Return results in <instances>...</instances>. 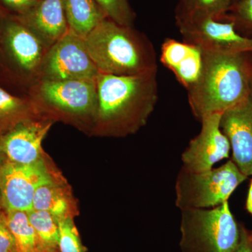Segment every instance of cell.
<instances>
[{"mask_svg": "<svg viewBox=\"0 0 252 252\" xmlns=\"http://www.w3.org/2000/svg\"><path fill=\"white\" fill-rule=\"evenodd\" d=\"M247 210L252 215V181L250 185V190H249L248 200L246 204Z\"/></svg>", "mask_w": 252, "mask_h": 252, "instance_id": "obj_28", "label": "cell"}, {"mask_svg": "<svg viewBox=\"0 0 252 252\" xmlns=\"http://www.w3.org/2000/svg\"><path fill=\"white\" fill-rule=\"evenodd\" d=\"M5 161H6V158H5L4 153H3L2 149H1V135H0V165H2Z\"/></svg>", "mask_w": 252, "mask_h": 252, "instance_id": "obj_29", "label": "cell"}, {"mask_svg": "<svg viewBox=\"0 0 252 252\" xmlns=\"http://www.w3.org/2000/svg\"><path fill=\"white\" fill-rule=\"evenodd\" d=\"M251 94L252 95V80H251Z\"/></svg>", "mask_w": 252, "mask_h": 252, "instance_id": "obj_31", "label": "cell"}, {"mask_svg": "<svg viewBox=\"0 0 252 252\" xmlns=\"http://www.w3.org/2000/svg\"><path fill=\"white\" fill-rule=\"evenodd\" d=\"M182 252H234L240 241V225L228 202L210 209L181 210Z\"/></svg>", "mask_w": 252, "mask_h": 252, "instance_id": "obj_5", "label": "cell"}, {"mask_svg": "<svg viewBox=\"0 0 252 252\" xmlns=\"http://www.w3.org/2000/svg\"><path fill=\"white\" fill-rule=\"evenodd\" d=\"M2 36L8 54L16 65L36 79L49 49L31 30L16 18L5 21Z\"/></svg>", "mask_w": 252, "mask_h": 252, "instance_id": "obj_13", "label": "cell"}, {"mask_svg": "<svg viewBox=\"0 0 252 252\" xmlns=\"http://www.w3.org/2000/svg\"><path fill=\"white\" fill-rule=\"evenodd\" d=\"M61 1L69 29L83 39L97 25L108 18L95 0Z\"/></svg>", "mask_w": 252, "mask_h": 252, "instance_id": "obj_17", "label": "cell"}, {"mask_svg": "<svg viewBox=\"0 0 252 252\" xmlns=\"http://www.w3.org/2000/svg\"><path fill=\"white\" fill-rule=\"evenodd\" d=\"M55 175L44 159L30 165L6 160L0 165V193L4 211H32L36 189Z\"/></svg>", "mask_w": 252, "mask_h": 252, "instance_id": "obj_8", "label": "cell"}, {"mask_svg": "<svg viewBox=\"0 0 252 252\" xmlns=\"http://www.w3.org/2000/svg\"><path fill=\"white\" fill-rule=\"evenodd\" d=\"M3 212H4V210H3L2 202H1V193H0V215H1Z\"/></svg>", "mask_w": 252, "mask_h": 252, "instance_id": "obj_30", "label": "cell"}, {"mask_svg": "<svg viewBox=\"0 0 252 252\" xmlns=\"http://www.w3.org/2000/svg\"><path fill=\"white\" fill-rule=\"evenodd\" d=\"M95 81L96 132L120 137L135 133L146 125L158 99L157 74L116 76L99 72Z\"/></svg>", "mask_w": 252, "mask_h": 252, "instance_id": "obj_1", "label": "cell"}, {"mask_svg": "<svg viewBox=\"0 0 252 252\" xmlns=\"http://www.w3.org/2000/svg\"><path fill=\"white\" fill-rule=\"evenodd\" d=\"M53 123L49 118H35L20 123L1 135L6 161L30 165L44 159L41 144Z\"/></svg>", "mask_w": 252, "mask_h": 252, "instance_id": "obj_11", "label": "cell"}, {"mask_svg": "<svg viewBox=\"0 0 252 252\" xmlns=\"http://www.w3.org/2000/svg\"><path fill=\"white\" fill-rule=\"evenodd\" d=\"M28 213L37 235L41 252H60V220L46 211L32 210Z\"/></svg>", "mask_w": 252, "mask_h": 252, "instance_id": "obj_20", "label": "cell"}, {"mask_svg": "<svg viewBox=\"0 0 252 252\" xmlns=\"http://www.w3.org/2000/svg\"><path fill=\"white\" fill-rule=\"evenodd\" d=\"M49 49L69 31L61 0H39L26 14L16 18Z\"/></svg>", "mask_w": 252, "mask_h": 252, "instance_id": "obj_15", "label": "cell"}, {"mask_svg": "<svg viewBox=\"0 0 252 252\" xmlns=\"http://www.w3.org/2000/svg\"><path fill=\"white\" fill-rule=\"evenodd\" d=\"M232 3L233 0H180L175 18L207 16L220 21Z\"/></svg>", "mask_w": 252, "mask_h": 252, "instance_id": "obj_21", "label": "cell"}, {"mask_svg": "<svg viewBox=\"0 0 252 252\" xmlns=\"http://www.w3.org/2000/svg\"><path fill=\"white\" fill-rule=\"evenodd\" d=\"M160 61L189 90L201 74L203 52L198 46L167 38L162 44Z\"/></svg>", "mask_w": 252, "mask_h": 252, "instance_id": "obj_14", "label": "cell"}, {"mask_svg": "<svg viewBox=\"0 0 252 252\" xmlns=\"http://www.w3.org/2000/svg\"><path fill=\"white\" fill-rule=\"evenodd\" d=\"M30 94L42 117L94 125L97 110L95 79L36 80Z\"/></svg>", "mask_w": 252, "mask_h": 252, "instance_id": "obj_4", "label": "cell"}, {"mask_svg": "<svg viewBox=\"0 0 252 252\" xmlns=\"http://www.w3.org/2000/svg\"><path fill=\"white\" fill-rule=\"evenodd\" d=\"M220 21L233 23L242 35L252 38V0H235Z\"/></svg>", "mask_w": 252, "mask_h": 252, "instance_id": "obj_22", "label": "cell"}, {"mask_svg": "<svg viewBox=\"0 0 252 252\" xmlns=\"http://www.w3.org/2000/svg\"><path fill=\"white\" fill-rule=\"evenodd\" d=\"M220 129L233 152V161L244 175H252V95L222 113Z\"/></svg>", "mask_w": 252, "mask_h": 252, "instance_id": "obj_12", "label": "cell"}, {"mask_svg": "<svg viewBox=\"0 0 252 252\" xmlns=\"http://www.w3.org/2000/svg\"><path fill=\"white\" fill-rule=\"evenodd\" d=\"M107 17L122 26L132 27L135 14L128 0H95Z\"/></svg>", "mask_w": 252, "mask_h": 252, "instance_id": "obj_23", "label": "cell"}, {"mask_svg": "<svg viewBox=\"0 0 252 252\" xmlns=\"http://www.w3.org/2000/svg\"><path fill=\"white\" fill-rule=\"evenodd\" d=\"M0 252H18L15 239L6 221L4 211L0 215Z\"/></svg>", "mask_w": 252, "mask_h": 252, "instance_id": "obj_25", "label": "cell"}, {"mask_svg": "<svg viewBox=\"0 0 252 252\" xmlns=\"http://www.w3.org/2000/svg\"><path fill=\"white\" fill-rule=\"evenodd\" d=\"M5 214L18 252H41L37 235L30 221L28 212L11 211Z\"/></svg>", "mask_w": 252, "mask_h": 252, "instance_id": "obj_19", "label": "cell"}, {"mask_svg": "<svg viewBox=\"0 0 252 252\" xmlns=\"http://www.w3.org/2000/svg\"><path fill=\"white\" fill-rule=\"evenodd\" d=\"M32 210L49 212L59 220L73 219L77 213L70 192L56 175L36 189Z\"/></svg>", "mask_w": 252, "mask_h": 252, "instance_id": "obj_16", "label": "cell"}, {"mask_svg": "<svg viewBox=\"0 0 252 252\" xmlns=\"http://www.w3.org/2000/svg\"><path fill=\"white\" fill-rule=\"evenodd\" d=\"M234 252H252L251 237L246 228L240 225V241Z\"/></svg>", "mask_w": 252, "mask_h": 252, "instance_id": "obj_27", "label": "cell"}, {"mask_svg": "<svg viewBox=\"0 0 252 252\" xmlns=\"http://www.w3.org/2000/svg\"><path fill=\"white\" fill-rule=\"evenodd\" d=\"M11 10L18 13V15L26 14L36 6L39 0H1Z\"/></svg>", "mask_w": 252, "mask_h": 252, "instance_id": "obj_26", "label": "cell"}, {"mask_svg": "<svg viewBox=\"0 0 252 252\" xmlns=\"http://www.w3.org/2000/svg\"><path fill=\"white\" fill-rule=\"evenodd\" d=\"M84 39L99 72L116 76L157 74L153 45L132 27L106 18Z\"/></svg>", "mask_w": 252, "mask_h": 252, "instance_id": "obj_3", "label": "cell"}, {"mask_svg": "<svg viewBox=\"0 0 252 252\" xmlns=\"http://www.w3.org/2000/svg\"><path fill=\"white\" fill-rule=\"evenodd\" d=\"M38 117L39 114L31 99L12 95L0 87V135L20 123Z\"/></svg>", "mask_w": 252, "mask_h": 252, "instance_id": "obj_18", "label": "cell"}, {"mask_svg": "<svg viewBox=\"0 0 252 252\" xmlns=\"http://www.w3.org/2000/svg\"><path fill=\"white\" fill-rule=\"evenodd\" d=\"M47 252V251H42V252Z\"/></svg>", "mask_w": 252, "mask_h": 252, "instance_id": "obj_33", "label": "cell"}, {"mask_svg": "<svg viewBox=\"0 0 252 252\" xmlns=\"http://www.w3.org/2000/svg\"><path fill=\"white\" fill-rule=\"evenodd\" d=\"M99 74L83 38L70 30L48 49L36 80H94Z\"/></svg>", "mask_w": 252, "mask_h": 252, "instance_id": "obj_7", "label": "cell"}, {"mask_svg": "<svg viewBox=\"0 0 252 252\" xmlns=\"http://www.w3.org/2000/svg\"><path fill=\"white\" fill-rule=\"evenodd\" d=\"M60 252H84L80 236L73 219L60 220Z\"/></svg>", "mask_w": 252, "mask_h": 252, "instance_id": "obj_24", "label": "cell"}, {"mask_svg": "<svg viewBox=\"0 0 252 252\" xmlns=\"http://www.w3.org/2000/svg\"><path fill=\"white\" fill-rule=\"evenodd\" d=\"M221 115L216 113L205 116L200 121L201 130L182 154V168L190 172H206L229 157V141L220 129Z\"/></svg>", "mask_w": 252, "mask_h": 252, "instance_id": "obj_10", "label": "cell"}, {"mask_svg": "<svg viewBox=\"0 0 252 252\" xmlns=\"http://www.w3.org/2000/svg\"><path fill=\"white\" fill-rule=\"evenodd\" d=\"M247 178L233 160L203 172L182 168L176 180V206L180 210L219 206L228 201Z\"/></svg>", "mask_w": 252, "mask_h": 252, "instance_id": "obj_6", "label": "cell"}, {"mask_svg": "<svg viewBox=\"0 0 252 252\" xmlns=\"http://www.w3.org/2000/svg\"><path fill=\"white\" fill-rule=\"evenodd\" d=\"M183 41L203 51L252 52V38L242 35L233 23L207 16L176 18Z\"/></svg>", "mask_w": 252, "mask_h": 252, "instance_id": "obj_9", "label": "cell"}, {"mask_svg": "<svg viewBox=\"0 0 252 252\" xmlns=\"http://www.w3.org/2000/svg\"><path fill=\"white\" fill-rule=\"evenodd\" d=\"M250 237H251V240H252V234H250Z\"/></svg>", "mask_w": 252, "mask_h": 252, "instance_id": "obj_32", "label": "cell"}, {"mask_svg": "<svg viewBox=\"0 0 252 252\" xmlns=\"http://www.w3.org/2000/svg\"><path fill=\"white\" fill-rule=\"evenodd\" d=\"M203 52L201 74L187 90L189 106L199 121L210 114H222L251 95L252 52Z\"/></svg>", "mask_w": 252, "mask_h": 252, "instance_id": "obj_2", "label": "cell"}, {"mask_svg": "<svg viewBox=\"0 0 252 252\" xmlns=\"http://www.w3.org/2000/svg\"><path fill=\"white\" fill-rule=\"evenodd\" d=\"M235 1V0H233V1Z\"/></svg>", "mask_w": 252, "mask_h": 252, "instance_id": "obj_34", "label": "cell"}]
</instances>
